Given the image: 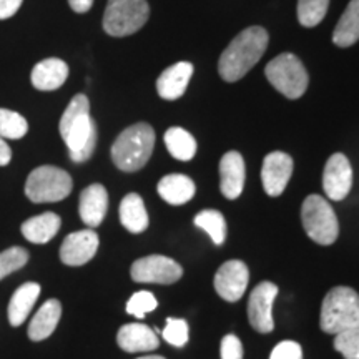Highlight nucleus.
I'll return each instance as SVG.
<instances>
[{
    "instance_id": "obj_36",
    "label": "nucleus",
    "mask_w": 359,
    "mask_h": 359,
    "mask_svg": "<svg viewBox=\"0 0 359 359\" xmlns=\"http://www.w3.org/2000/svg\"><path fill=\"white\" fill-rule=\"evenodd\" d=\"M24 0H0V20L11 19L19 12Z\"/></svg>"
},
{
    "instance_id": "obj_19",
    "label": "nucleus",
    "mask_w": 359,
    "mask_h": 359,
    "mask_svg": "<svg viewBox=\"0 0 359 359\" xmlns=\"http://www.w3.org/2000/svg\"><path fill=\"white\" fill-rule=\"evenodd\" d=\"M69 79V65L60 58H45L34 67L32 85L40 92H52L60 88Z\"/></svg>"
},
{
    "instance_id": "obj_17",
    "label": "nucleus",
    "mask_w": 359,
    "mask_h": 359,
    "mask_svg": "<svg viewBox=\"0 0 359 359\" xmlns=\"http://www.w3.org/2000/svg\"><path fill=\"white\" fill-rule=\"evenodd\" d=\"M116 343L127 353H150L160 346L155 331L142 323H130L120 327Z\"/></svg>"
},
{
    "instance_id": "obj_38",
    "label": "nucleus",
    "mask_w": 359,
    "mask_h": 359,
    "mask_svg": "<svg viewBox=\"0 0 359 359\" xmlns=\"http://www.w3.org/2000/svg\"><path fill=\"white\" fill-rule=\"evenodd\" d=\"M12 160V150L7 145V142L0 137V167H6Z\"/></svg>"
},
{
    "instance_id": "obj_32",
    "label": "nucleus",
    "mask_w": 359,
    "mask_h": 359,
    "mask_svg": "<svg viewBox=\"0 0 359 359\" xmlns=\"http://www.w3.org/2000/svg\"><path fill=\"white\" fill-rule=\"evenodd\" d=\"M158 303L150 291H137L127 303V313L135 318H143L145 314L155 311Z\"/></svg>"
},
{
    "instance_id": "obj_23",
    "label": "nucleus",
    "mask_w": 359,
    "mask_h": 359,
    "mask_svg": "<svg viewBox=\"0 0 359 359\" xmlns=\"http://www.w3.org/2000/svg\"><path fill=\"white\" fill-rule=\"evenodd\" d=\"M40 296L39 283H25L17 288L8 303V321L12 326H20L27 320Z\"/></svg>"
},
{
    "instance_id": "obj_31",
    "label": "nucleus",
    "mask_w": 359,
    "mask_h": 359,
    "mask_svg": "<svg viewBox=\"0 0 359 359\" xmlns=\"http://www.w3.org/2000/svg\"><path fill=\"white\" fill-rule=\"evenodd\" d=\"M334 349L343 354L344 359H359V327L336 334Z\"/></svg>"
},
{
    "instance_id": "obj_11",
    "label": "nucleus",
    "mask_w": 359,
    "mask_h": 359,
    "mask_svg": "<svg viewBox=\"0 0 359 359\" xmlns=\"http://www.w3.org/2000/svg\"><path fill=\"white\" fill-rule=\"evenodd\" d=\"M353 187V168L346 155L334 154L326 161L323 172V188L330 200L341 201L349 195Z\"/></svg>"
},
{
    "instance_id": "obj_16",
    "label": "nucleus",
    "mask_w": 359,
    "mask_h": 359,
    "mask_svg": "<svg viewBox=\"0 0 359 359\" xmlns=\"http://www.w3.org/2000/svg\"><path fill=\"white\" fill-rule=\"evenodd\" d=\"M107 210H109V193H107V188L100 185V183L88 185L80 193V218L92 230L95 226H100L103 219H105Z\"/></svg>"
},
{
    "instance_id": "obj_13",
    "label": "nucleus",
    "mask_w": 359,
    "mask_h": 359,
    "mask_svg": "<svg viewBox=\"0 0 359 359\" xmlns=\"http://www.w3.org/2000/svg\"><path fill=\"white\" fill-rule=\"evenodd\" d=\"M100 238L92 228L70 233L60 246V259L67 266H82L95 257Z\"/></svg>"
},
{
    "instance_id": "obj_29",
    "label": "nucleus",
    "mask_w": 359,
    "mask_h": 359,
    "mask_svg": "<svg viewBox=\"0 0 359 359\" xmlns=\"http://www.w3.org/2000/svg\"><path fill=\"white\" fill-rule=\"evenodd\" d=\"M330 0H298V20L306 29L316 27L326 17Z\"/></svg>"
},
{
    "instance_id": "obj_15",
    "label": "nucleus",
    "mask_w": 359,
    "mask_h": 359,
    "mask_svg": "<svg viewBox=\"0 0 359 359\" xmlns=\"http://www.w3.org/2000/svg\"><path fill=\"white\" fill-rule=\"evenodd\" d=\"M246 178L245 160L238 151H228L219 161V190L228 200H236L243 193Z\"/></svg>"
},
{
    "instance_id": "obj_10",
    "label": "nucleus",
    "mask_w": 359,
    "mask_h": 359,
    "mask_svg": "<svg viewBox=\"0 0 359 359\" xmlns=\"http://www.w3.org/2000/svg\"><path fill=\"white\" fill-rule=\"evenodd\" d=\"M278 296V286L271 281H263L251 291L248 299V320L250 325L258 333H271L275 330L273 323V303Z\"/></svg>"
},
{
    "instance_id": "obj_22",
    "label": "nucleus",
    "mask_w": 359,
    "mask_h": 359,
    "mask_svg": "<svg viewBox=\"0 0 359 359\" xmlns=\"http://www.w3.org/2000/svg\"><path fill=\"white\" fill-rule=\"evenodd\" d=\"M62 218L57 213L47 212L39 215V217L29 218L22 224V235H24L30 243L43 245L48 243L53 236L60 230Z\"/></svg>"
},
{
    "instance_id": "obj_28",
    "label": "nucleus",
    "mask_w": 359,
    "mask_h": 359,
    "mask_svg": "<svg viewBox=\"0 0 359 359\" xmlns=\"http://www.w3.org/2000/svg\"><path fill=\"white\" fill-rule=\"evenodd\" d=\"M29 132V123L17 111L0 109V137L4 140H19Z\"/></svg>"
},
{
    "instance_id": "obj_33",
    "label": "nucleus",
    "mask_w": 359,
    "mask_h": 359,
    "mask_svg": "<svg viewBox=\"0 0 359 359\" xmlns=\"http://www.w3.org/2000/svg\"><path fill=\"white\" fill-rule=\"evenodd\" d=\"M163 339L167 341L172 346L182 348L188 343V325L185 320H180V318H168L167 326L161 331Z\"/></svg>"
},
{
    "instance_id": "obj_12",
    "label": "nucleus",
    "mask_w": 359,
    "mask_h": 359,
    "mask_svg": "<svg viewBox=\"0 0 359 359\" xmlns=\"http://www.w3.org/2000/svg\"><path fill=\"white\" fill-rule=\"evenodd\" d=\"M250 281L248 266L240 259L223 263L215 275V290L224 302L235 303L245 294Z\"/></svg>"
},
{
    "instance_id": "obj_9",
    "label": "nucleus",
    "mask_w": 359,
    "mask_h": 359,
    "mask_svg": "<svg viewBox=\"0 0 359 359\" xmlns=\"http://www.w3.org/2000/svg\"><path fill=\"white\" fill-rule=\"evenodd\" d=\"M130 275L137 283L173 285L183 276V268L175 259L163 255H150V257L137 259L132 264Z\"/></svg>"
},
{
    "instance_id": "obj_27",
    "label": "nucleus",
    "mask_w": 359,
    "mask_h": 359,
    "mask_svg": "<svg viewBox=\"0 0 359 359\" xmlns=\"http://www.w3.org/2000/svg\"><path fill=\"white\" fill-rule=\"evenodd\" d=\"M195 224L201 230L206 231L212 238V241L217 246L224 243V238H226V219L218 210H203L196 215Z\"/></svg>"
},
{
    "instance_id": "obj_5",
    "label": "nucleus",
    "mask_w": 359,
    "mask_h": 359,
    "mask_svg": "<svg viewBox=\"0 0 359 359\" xmlns=\"http://www.w3.org/2000/svg\"><path fill=\"white\" fill-rule=\"evenodd\" d=\"M74 182L65 170L43 165L32 170L25 182V195L32 203H55L72 193Z\"/></svg>"
},
{
    "instance_id": "obj_7",
    "label": "nucleus",
    "mask_w": 359,
    "mask_h": 359,
    "mask_svg": "<svg viewBox=\"0 0 359 359\" xmlns=\"http://www.w3.org/2000/svg\"><path fill=\"white\" fill-rule=\"evenodd\" d=\"M302 222L306 235L314 243L327 246L338 240L339 223L336 213L327 201L320 195H309L303 201Z\"/></svg>"
},
{
    "instance_id": "obj_37",
    "label": "nucleus",
    "mask_w": 359,
    "mask_h": 359,
    "mask_svg": "<svg viewBox=\"0 0 359 359\" xmlns=\"http://www.w3.org/2000/svg\"><path fill=\"white\" fill-rule=\"evenodd\" d=\"M72 11L77 13H87L93 6V0H69Z\"/></svg>"
},
{
    "instance_id": "obj_14",
    "label": "nucleus",
    "mask_w": 359,
    "mask_h": 359,
    "mask_svg": "<svg viewBox=\"0 0 359 359\" xmlns=\"http://www.w3.org/2000/svg\"><path fill=\"white\" fill-rule=\"evenodd\" d=\"M293 175V158L283 151H273L264 156L262 168L263 188L269 196H280L288 187Z\"/></svg>"
},
{
    "instance_id": "obj_34",
    "label": "nucleus",
    "mask_w": 359,
    "mask_h": 359,
    "mask_svg": "<svg viewBox=\"0 0 359 359\" xmlns=\"http://www.w3.org/2000/svg\"><path fill=\"white\" fill-rule=\"evenodd\" d=\"M269 359H303V349L294 341H281L269 354Z\"/></svg>"
},
{
    "instance_id": "obj_20",
    "label": "nucleus",
    "mask_w": 359,
    "mask_h": 359,
    "mask_svg": "<svg viewBox=\"0 0 359 359\" xmlns=\"http://www.w3.org/2000/svg\"><path fill=\"white\" fill-rule=\"evenodd\" d=\"M196 187L187 175L172 173L160 180L158 195L170 205H185L195 196Z\"/></svg>"
},
{
    "instance_id": "obj_39",
    "label": "nucleus",
    "mask_w": 359,
    "mask_h": 359,
    "mask_svg": "<svg viewBox=\"0 0 359 359\" xmlns=\"http://www.w3.org/2000/svg\"><path fill=\"white\" fill-rule=\"evenodd\" d=\"M138 359H165V358L163 356H142Z\"/></svg>"
},
{
    "instance_id": "obj_30",
    "label": "nucleus",
    "mask_w": 359,
    "mask_h": 359,
    "mask_svg": "<svg viewBox=\"0 0 359 359\" xmlns=\"http://www.w3.org/2000/svg\"><path fill=\"white\" fill-rule=\"evenodd\" d=\"M29 258V251L22 246H12V248L4 250L0 253V280H4L17 269L24 268Z\"/></svg>"
},
{
    "instance_id": "obj_1",
    "label": "nucleus",
    "mask_w": 359,
    "mask_h": 359,
    "mask_svg": "<svg viewBox=\"0 0 359 359\" xmlns=\"http://www.w3.org/2000/svg\"><path fill=\"white\" fill-rule=\"evenodd\" d=\"M58 130L74 163H83L93 155L97 147V125L90 115L87 95L79 93L72 98L62 115Z\"/></svg>"
},
{
    "instance_id": "obj_35",
    "label": "nucleus",
    "mask_w": 359,
    "mask_h": 359,
    "mask_svg": "<svg viewBox=\"0 0 359 359\" xmlns=\"http://www.w3.org/2000/svg\"><path fill=\"white\" fill-rule=\"evenodd\" d=\"M222 359H243V344L238 336L226 334L222 339V348H219Z\"/></svg>"
},
{
    "instance_id": "obj_24",
    "label": "nucleus",
    "mask_w": 359,
    "mask_h": 359,
    "mask_svg": "<svg viewBox=\"0 0 359 359\" xmlns=\"http://www.w3.org/2000/svg\"><path fill=\"white\" fill-rule=\"evenodd\" d=\"M120 222L130 233H143L148 228V213L143 198L137 193H128L120 203Z\"/></svg>"
},
{
    "instance_id": "obj_25",
    "label": "nucleus",
    "mask_w": 359,
    "mask_h": 359,
    "mask_svg": "<svg viewBox=\"0 0 359 359\" xmlns=\"http://www.w3.org/2000/svg\"><path fill=\"white\" fill-rule=\"evenodd\" d=\"M359 40V0H351L333 32V42L338 47H351Z\"/></svg>"
},
{
    "instance_id": "obj_8",
    "label": "nucleus",
    "mask_w": 359,
    "mask_h": 359,
    "mask_svg": "<svg viewBox=\"0 0 359 359\" xmlns=\"http://www.w3.org/2000/svg\"><path fill=\"white\" fill-rule=\"evenodd\" d=\"M150 17L147 0H109L103 13V30L111 37H127L142 29Z\"/></svg>"
},
{
    "instance_id": "obj_26",
    "label": "nucleus",
    "mask_w": 359,
    "mask_h": 359,
    "mask_svg": "<svg viewBox=\"0 0 359 359\" xmlns=\"http://www.w3.org/2000/svg\"><path fill=\"white\" fill-rule=\"evenodd\" d=\"M163 140L173 158L180 161H190L196 155V140L185 128H168L165 132Z\"/></svg>"
},
{
    "instance_id": "obj_4",
    "label": "nucleus",
    "mask_w": 359,
    "mask_h": 359,
    "mask_svg": "<svg viewBox=\"0 0 359 359\" xmlns=\"http://www.w3.org/2000/svg\"><path fill=\"white\" fill-rule=\"evenodd\" d=\"M321 330L327 334L359 327V294L348 286H336L321 304Z\"/></svg>"
},
{
    "instance_id": "obj_2",
    "label": "nucleus",
    "mask_w": 359,
    "mask_h": 359,
    "mask_svg": "<svg viewBox=\"0 0 359 359\" xmlns=\"http://www.w3.org/2000/svg\"><path fill=\"white\" fill-rule=\"evenodd\" d=\"M268 32L263 27H248L231 40L218 62V72L224 82H238L258 64L266 52Z\"/></svg>"
},
{
    "instance_id": "obj_18",
    "label": "nucleus",
    "mask_w": 359,
    "mask_h": 359,
    "mask_svg": "<svg viewBox=\"0 0 359 359\" xmlns=\"http://www.w3.org/2000/svg\"><path fill=\"white\" fill-rule=\"evenodd\" d=\"M193 75V65L190 62H178V64L170 65L167 70L161 72V75L156 80V90L158 95L163 100H178L183 97L185 90L190 83Z\"/></svg>"
},
{
    "instance_id": "obj_3",
    "label": "nucleus",
    "mask_w": 359,
    "mask_h": 359,
    "mask_svg": "<svg viewBox=\"0 0 359 359\" xmlns=\"http://www.w3.org/2000/svg\"><path fill=\"white\" fill-rule=\"evenodd\" d=\"M154 147L155 130L148 123H135L116 137L111 145V160L122 172H138L148 163Z\"/></svg>"
},
{
    "instance_id": "obj_21",
    "label": "nucleus",
    "mask_w": 359,
    "mask_h": 359,
    "mask_svg": "<svg viewBox=\"0 0 359 359\" xmlns=\"http://www.w3.org/2000/svg\"><path fill=\"white\" fill-rule=\"evenodd\" d=\"M62 304L58 299L45 302L29 325V338L32 341H43L50 336L60 321Z\"/></svg>"
},
{
    "instance_id": "obj_6",
    "label": "nucleus",
    "mask_w": 359,
    "mask_h": 359,
    "mask_svg": "<svg viewBox=\"0 0 359 359\" xmlns=\"http://www.w3.org/2000/svg\"><path fill=\"white\" fill-rule=\"evenodd\" d=\"M264 75L268 82L290 100L303 97L309 83L303 62L293 53H281L273 58L264 69Z\"/></svg>"
}]
</instances>
